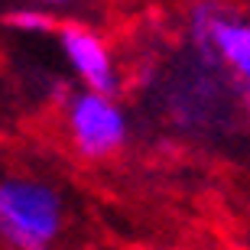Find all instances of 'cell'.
I'll use <instances>...</instances> for the list:
<instances>
[{
    "label": "cell",
    "instance_id": "cell-1",
    "mask_svg": "<svg viewBox=\"0 0 250 250\" xmlns=\"http://www.w3.org/2000/svg\"><path fill=\"white\" fill-rule=\"evenodd\" d=\"M62 228V205L49 186L10 179L0 182V234L17 247L42 250Z\"/></svg>",
    "mask_w": 250,
    "mask_h": 250
},
{
    "label": "cell",
    "instance_id": "cell-2",
    "mask_svg": "<svg viewBox=\"0 0 250 250\" xmlns=\"http://www.w3.org/2000/svg\"><path fill=\"white\" fill-rule=\"evenodd\" d=\"M68 124H72V137L84 156H107L111 149L124 143V133H127L121 107L107 94L98 91H84L75 98Z\"/></svg>",
    "mask_w": 250,
    "mask_h": 250
},
{
    "label": "cell",
    "instance_id": "cell-3",
    "mask_svg": "<svg viewBox=\"0 0 250 250\" xmlns=\"http://www.w3.org/2000/svg\"><path fill=\"white\" fill-rule=\"evenodd\" d=\"M59 39H62V49L68 56V62H72V68L82 75V82L91 91L111 98L114 88H117V75H114L111 52L101 42V36L84 26H62Z\"/></svg>",
    "mask_w": 250,
    "mask_h": 250
},
{
    "label": "cell",
    "instance_id": "cell-4",
    "mask_svg": "<svg viewBox=\"0 0 250 250\" xmlns=\"http://www.w3.org/2000/svg\"><path fill=\"white\" fill-rule=\"evenodd\" d=\"M195 33L202 39H208L214 46V52L250 84V26L247 23L198 13L195 17Z\"/></svg>",
    "mask_w": 250,
    "mask_h": 250
},
{
    "label": "cell",
    "instance_id": "cell-5",
    "mask_svg": "<svg viewBox=\"0 0 250 250\" xmlns=\"http://www.w3.org/2000/svg\"><path fill=\"white\" fill-rule=\"evenodd\" d=\"M10 23L20 29H36V33H46L52 23H49V17H42V13H36V10H17V13H10Z\"/></svg>",
    "mask_w": 250,
    "mask_h": 250
},
{
    "label": "cell",
    "instance_id": "cell-6",
    "mask_svg": "<svg viewBox=\"0 0 250 250\" xmlns=\"http://www.w3.org/2000/svg\"><path fill=\"white\" fill-rule=\"evenodd\" d=\"M49 3H62V0H49Z\"/></svg>",
    "mask_w": 250,
    "mask_h": 250
}]
</instances>
